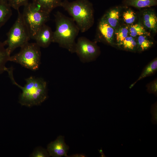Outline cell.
Segmentation results:
<instances>
[{"label":"cell","instance_id":"1","mask_svg":"<svg viewBox=\"0 0 157 157\" xmlns=\"http://www.w3.org/2000/svg\"><path fill=\"white\" fill-rule=\"evenodd\" d=\"M13 84L22 90L19 102L22 106L31 107L40 105L47 99V96L46 82L42 78L31 76L25 79L26 83L22 86L17 83L13 76L12 67L5 69Z\"/></svg>","mask_w":157,"mask_h":157},{"label":"cell","instance_id":"2","mask_svg":"<svg viewBox=\"0 0 157 157\" xmlns=\"http://www.w3.org/2000/svg\"><path fill=\"white\" fill-rule=\"evenodd\" d=\"M56 29L53 32L52 42L74 53L75 39L79 29L72 18L67 17L59 11L54 15Z\"/></svg>","mask_w":157,"mask_h":157},{"label":"cell","instance_id":"3","mask_svg":"<svg viewBox=\"0 0 157 157\" xmlns=\"http://www.w3.org/2000/svg\"><path fill=\"white\" fill-rule=\"evenodd\" d=\"M62 7L72 17L80 31L86 32L92 25L94 20L93 6L88 0L63 1Z\"/></svg>","mask_w":157,"mask_h":157},{"label":"cell","instance_id":"4","mask_svg":"<svg viewBox=\"0 0 157 157\" xmlns=\"http://www.w3.org/2000/svg\"><path fill=\"white\" fill-rule=\"evenodd\" d=\"M18 13L16 20L7 33V39L3 42L5 46H7L6 49L10 55L16 49L21 48L31 39L22 13L19 10Z\"/></svg>","mask_w":157,"mask_h":157},{"label":"cell","instance_id":"5","mask_svg":"<svg viewBox=\"0 0 157 157\" xmlns=\"http://www.w3.org/2000/svg\"><path fill=\"white\" fill-rule=\"evenodd\" d=\"M24 6L22 18L31 38L34 40L40 28L49 20L50 13L42 10L33 2H28Z\"/></svg>","mask_w":157,"mask_h":157},{"label":"cell","instance_id":"6","mask_svg":"<svg viewBox=\"0 0 157 157\" xmlns=\"http://www.w3.org/2000/svg\"><path fill=\"white\" fill-rule=\"evenodd\" d=\"M40 47L36 43L28 42L21 47L18 53L10 56L9 61L19 64L31 70L36 71L40 64Z\"/></svg>","mask_w":157,"mask_h":157},{"label":"cell","instance_id":"7","mask_svg":"<svg viewBox=\"0 0 157 157\" xmlns=\"http://www.w3.org/2000/svg\"><path fill=\"white\" fill-rule=\"evenodd\" d=\"M99 49L94 43L83 37L78 38L75 48V52L83 63L90 62L94 59L99 53Z\"/></svg>","mask_w":157,"mask_h":157},{"label":"cell","instance_id":"8","mask_svg":"<svg viewBox=\"0 0 157 157\" xmlns=\"http://www.w3.org/2000/svg\"><path fill=\"white\" fill-rule=\"evenodd\" d=\"M69 146L65 142L64 137L59 136L54 141L48 144L47 150L50 156L53 157H68Z\"/></svg>","mask_w":157,"mask_h":157},{"label":"cell","instance_id":"9","mask_svg":"<svg viewBox=\"0 0 157 157\" xmlns=\"http://www.w3.org/2000/svg\"><path fill=\"white\" fill-rule=\"evenodd\" d=\"M53 33L51 28L44 24L37 33L34 40L40 47L47 48L52 42Z\"/></svg>","mask_w":157,"mask_h":157},{"label":"cell","instance_id":"10","mask_svg":"<svg viewBox=\"0 0 157 157\" xmlns=\"http://www.w3.org/2000/svg\"><path fill=\"white\" fill-rule=\"evenodd\" d=\"M142 17L143 25L146 29L154 33L157 31V17L154 11L147 9L143 12Z\"/></svg>","mask_w":157,"mask_h":157},{"label":"cell","instance_id":"11","mask_svg":"<svg viewBox=\"0 0 157 157\" xmlns=\"http://www.w3.org/2000/svg\"><path fill=\"white\" fill-rule=\"evenodd\" d=\"M100 34L108 43L113 44L115 39V29L102 17L98 26Z\"/></svg>","mask_w":157,"mask_h":157},{"label":"cell","instance_id":"12","mask_svg":"<svg viewBox=\"0 0 157 157\" xmlns=\"http://www.w3.org/2000/svg\"><path fill=\"white\" fill-rule=\"evenodd\" d=\"M122 7L116 6L110 9L102 17L115 29L119 26Z\"/></svg>","mask_w":157,"mask_h":157},{"label":"cell","instance_id":"13","mask_svg":"<svg viewBox=\"0 0 157 157\" xmlns=\"http://www.w3.org/2000/svg\"><path fill=\"white\" fill-rule=\"evenodd\" d=\"M32 2L42 10L50 14L56 8L61 6L62 0H32Z\"/></svg>","mask_w":157,"mask_h":157},{"label":"cell","instance_id":"14","mask_svg":"<svg viewBox=\"0 0 157 157\" xmlns=\"http://www.w3.org/2000/svg\"><path fill=\"white\" fill-rule=\"evenodd\" d=\"M123 2L126 6L139 8L149 7L157 4V0H124Z\"/></svg>","mask_w":157,"mask_h":157},{"label":"cell","instance_id":"15","mask_svg":"<svg viewBox=\"0 0 157 157\" xmlns=\"http://www.w3.org/2000/svg\"><path fill=\"white\" fill-rule=\"evenodd\" d=\"M12 14L11 7L8 2L0 0V28L8 21Z\"/></svg>","mask_w":157,"mask_h":157},{"label":"cell","instance_id":"16","mask_svg":"<svg viewBox=\"0 0 157 157\" xmlns=\"http://www.w3.org/2000/svg\"><path fill=\"white\" fill-rule=\"evenodd\" d=\"M129 35L136 38L142 35L150 36V33L146 30L142 24L138 23L129 25Z\"/></svg>","mask_w":157,"mask_h":157},{"label":"cell","instance_id":"17","mask_svg":"<svg viewBox=\"0 0 157 157\" xmlns=\"http://www.w3.org/2000/svg\"><path fill=\"white\" fill-rule=\"evenodd\" d=\"M129 25H124L115 29V38L118 46H121L124 39L129 35Z\"/></svg>","mask_w":157,"mask_h":157},{"label":"cell","instance_id":"18","mask_svg":"<svg viewBox=\"0 0 157 157\" xmlns=\"http://www.w3.org/2000/svg\"><path fill=\"white\" fill-rule=\"evenodd\" d=\"M147 36L142 35L136 38L138 50L143 51L149 48L153 44V42L149 39Z\"/></svg>","mask_w":157,"mask_h":157},{"label":"cell","instance_id":"19","mask_svg":"<svg viewBox=\"0 0 157 157\" xmlns=\"http://www.w3.org/2000/svg\"><path fill=\"white\" fill-rule=\"evenodd\" d=\"M3 42H0V74L5 71L7 63L9 61L10 55L7 52Z\"/></svg>","mask_w":157,"mask_h":157},{"label":"cell","instance_id":"20","mask_svg":"<svg viewBox=\"0 0 157 157\" xmlns=\"http://www.w3.org/2000/svg\"><path fill=\"white\" fill-rule=\"evenodd\" d=\"M157 59L156 58L147 65L137 80L135 82L131 85L130 88L132 87L134 85L135 83L138 81L154 73L157 70Z\"/></svg>","mask_w":157,"mask_h":157},{"label":"cell","instance_id":"21","mask_svg":"<svg viewBox=\"0 0 157 157\" xmlns=\"http://www.w3.org/2000/svg\"><path fill=\"white\" fill-rule=\"evenodd\" d=\"M121 46L125 49L131 51L138 50L136 38L130 35L128 36L123 40Z\"/></svg>","mask_w":157,"mask_h":157},{"label":"cell","instance_id":"22","mask_svg":"<svg viewBox=\"0 0 157 157\" xmlns=\"http://www.w3.org/2000/svg\"><path fill=\"white\" fill-rule=\"evenodd\" d=\"M122 17L124 22L127 25L133 24L136 19V16L134 11L130 8L126 10L124 12Z\"/></svg>","mask_w":157,"mask_h":157},{"label":"cell","instance_id":"23","mask_svg":"<svg viewBox=\"0 0 157 157\" xmlns=\"http://www.w3.org/2000/svg\"><path fill=\"white\" fill-rule=\"evenodd\" d=\"M31 157H49L50 156L47 150L41 147L36 148L31 155Z\"/></svg>","mask_w":157,"mask_h":157},{"label":"cell","instance_id":"24","mask_svg":"<svg viewBox=\"0 0 157 157\" xmlns=\"http://www.w3.org/2000/svg\"><path fill=\"white\" fill-rule=\"evenodd\" d=\"M8 4L11 8L19 10V8L28 3V0H7Z\"/></svg>","mask_w":157,"mask_h":157},{"label":"cell","instance_id":"25","mask_svg":"<svg viewBox=\"0 0 157 157\" xmlns=\"http://www.w3.org/2000/svg\"><path fill=\"white\" fill-rule=\"evenodd\" d=\"M157 104L155 103L152 105L151 113L152 115L151 121L154 124H156L157 123Z\"/></svg>","mask_w":157,"mask_h":157},{"label":"cell","instance_id":"26","mask_svg":"<svg viewBox=\"0 0 157 157\" xmlns=\"http://www.w3.org/2000/svg\"><path fill=\"white\" fill-rule=\"evenodd\" d=\"M149 92L153 93L156 94L157 92V81H155L150 84L147 87Z\"/></svg>","mask_w":157,"mask_h":157},{"label":"cell","instance_id":"27","mask_svg":"<svg viewBox=\"0 0 157 157\" xmlns=\"http://www.w3.org/2000/svg\"><path fill=\"white\" fill-rule=\"evenodd\" d=\"M85 155L83 154H73L70 156H68V157H85Z\"/></svg>","mask_w":157,"mask_h":157},{"label":"cell","instance_id":"28","mask_svg":"<svg viewBox=\"0 0 157 157\" xmlns=\"http://www.w3.org/2000/svg\"><path fill=\"white\" fill-rule=\"evenodd\" d=\"M99 152L101 153L102 155H101V156H103V157H105L104 153H103V150H102V149H101V150H99Z\"/></svg>","mask_w":157,"mask_h":157},{"label":"cell","instance_id":"29","mask_svg":"<svg viewBox=\"0 0 157 157\" xmlns=\"http://www.w3.org/2000/svg\"><path fill=\"white\" fill-rule=\"evenodd\" d=\"M2 0V1H4L8 2L7 0Z\"/></svg>","mask_w":157,"mask_h":157}]
</instances>
